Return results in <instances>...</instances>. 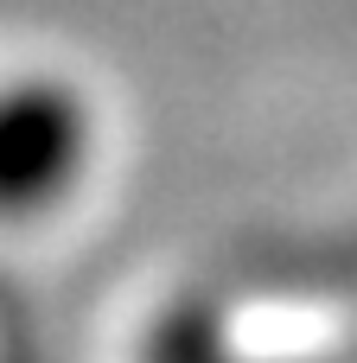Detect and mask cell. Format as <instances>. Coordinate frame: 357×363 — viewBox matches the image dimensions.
<instances>
[{"instance_id": "obj_1", "label": "cell", "mask_w": 357, "mask_h": 363, "mask_svg": "<svg viewBox=\"0 0 357 363\" xmlns=\"http://www.w3.org/2000/svg\"><path fill=\"white\" fill-rule=\"evenodd\" d=\"M96 102L57 70L0 77V230L51 223L96 172Z\"/></svg>"}]
</instances>
